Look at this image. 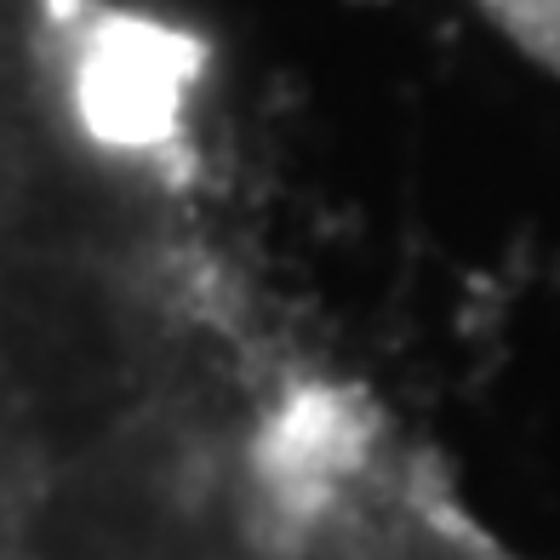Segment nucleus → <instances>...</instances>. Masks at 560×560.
<instances>
[{"label":"nucleus","instance_id":"f257e3e1","mask_svg":"<svg viewBox=\"0 0 560 560\" xmlns=\"http://www.w3.org/2000/svg\"><path fill=\"white\" fill-rule=\"evenodd\" d=\"M487 12L526 46L532 58L560 69V0H487Z\"/></svg>","mask_w":560,"mask_h":560}]
</instances>
